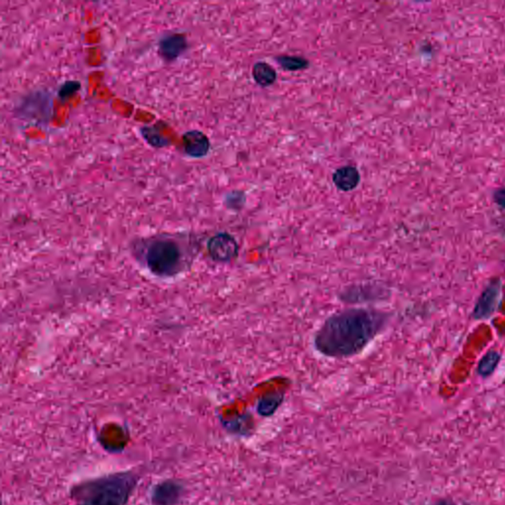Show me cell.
<instances>
[{"label": "cell", "mask_w": 505, "mask_h": 505, "mask_svg": "<svg viewBox=\"0 0 505 505\" xmlns=\"http://www.w3.org/2000/svg\"><path fill=\"white\" fill-rule=\"evenodd\" d=\"M388 313L371 308H350L335 313L315 334L314 347L331 358L360 355L387 326Z\"/></svg>", "instance_id": "1"}, {"label": "cell", "mask_w": 505, "mask_h": 505, "mask_svg": "<svg viewBox=\"0 0 505 505\" xmlns=\"http://www.w3.org/2000/svg\"><path fill=\"white\" fill-rule=\"evenodd\" d=\"M138 482L135 472H118L75 484L70 489V497L75 505H126Z\"/></svg>", "instance_id": "2"}, {"label": "cell", "mask_w": 505, "mask_h": 505, "mask_svg": "<svg viewBox=\"0 0 505 505\" xmlns=\"http://www.w3.org/2000/svg\"><path fill=\"white\" fill-rule=\"evenodd\" d=\"M148 260L149 267L153 272L159 274H169L178 266L180 252L173 242L157 241L149 248Z\"/></svg>", "instance_id": "3"}, {"label": "cell", "mask_w": 505, "mask_h": 505, "mask_svg": "<svg viewBox=\"0 0 505 505\" xmlns=\"http://www.w3.org/2000/svg\"><path fill=\"white\" fill-rule=\"evenodd\" d=\"M185 487L181 482L165 479L157 483L151 489L150 501L152 505H177L181 501Z\"/></svg>", "instance_id": "4"}, {"label": "cell", "mask_w": 505, "mask_h": 505, "mask_svg": "<svg viewBox=\"0 0 505 505\" xmlns=\"http://www.w3.org/2000/svg\"><path fill=\"white\" fill-rule=\"evenodd\" d=\"M212 259L217 262H229L238 256L239 246L233 236L228 233L217 234L209 243Z\"/></svg>", "instance_id": "5"}, {"label": "cell", "mask_w": 505, "mask_h": 505, "mask_svg": "<svg viewBox=\"0 0 505 505\" xmlns=\"http://www.w3.org/2000/svg\"><path fill=\"white\" fill-rule=\"evenodd\" d=\"M501 282L499 279L492 280L491 284L487 285L475 307L474 317L476 319H487L494 314L501 297Z\"/></svg>", "instance_id": "6"}, {"label": "cell", "mask_w": 505, "mask_h": 505, "mask_svg": "<svg viewBox=\"0 0 505 505\" xmlns=\"http://www.w3.org/2000/svg\"><path fill=\"white\" fill-rule=\"evenodd\" d=\"M184 148L191 157L201 158L209 153L211 143L208 136L199 131H191L183 135Z\"/></svg>", "instance_id": "7"}, {"label": "cell", "mask_w": 505, "mask_h": 505, "mask_svg": "<svg viewBox=\"0 0 505 505\" xmlns=\"http://www.w3.org/2000/svg\"><path fill=\"white\" fill-rule=\"evenodd\" d=\"M188 48L185 36L182 34H170L163 37L159 42V52L164 59L173 60L180 57Z\"/></svg>", "instance_id": "8"}, {"label": "cell", "mask_w": 505, "mask_h": 505, "mask_svg": "<svg viewBox=\"0 0 505 505\" xmlns=\"http://www.w3.org/2000/svg\"><path fill=\"white\" fill-rule=\"evenodd\" d=\"M333 181H334L335 187L340 191H353L360 184V172L353 166H345V167L338 169L335 172Z\"/></svg>", "instance_id": "9"}, {"label": "cell", "mask_w": 505, "mask_h": 505, "mask_svg": "<svg viewBox=\"0 0 505 505\" xmlns=\"http://www.w3.org/2000/svg\"><path fill=\"white\" fill-rule=\"evenodd\" d=\"M284 394L272 393L264 396L257 401V411L260 416H271L284 401Z\"/></svg>", "instance_id": "10"}, {"label": "cell", "mask_w": 505, "mask_h": 505, "mask_svg": "<svg viewBox=\"0 0 505 505\" xmlns=\"http://www.w3.org/2000/svg\"><path fill=\"white\" fill-rule=\"evenodd\" d=\"M252 77L257 84L267 87L274 84L277 80V72L269 63L260 62L255 63L252 67Z\"/></svg>", "instance_id": "11"}, {"label": "cell", "mask_w": 505, "mask_h": 505, "mask_svg": "<svg viewBox=\"0 0 505 505\" xmlns=\"http://www.w3.org/2000/svg\"><path fill=\"white\" fill-rule=\"evenodd\" d=\"M499 361H501L499 353L496 352V350L487 353L479 361L478 366L479 374L484 376V377L491 375L496 370Z\"/></svg>", "instance_id": "12"}, {"label": "cell", "mask_w": 505, "mask_h": 505, "mask_svg": "<svg viewBox=\"0 0 505 505\" xmlns=\"http://www.w3.org/2000/svg\"><path fill=\"white\" fill-rule=\"evenodd\" d=\"M141 133H143V138L149 145L154 146V148H165V146L168 145L167 138L161 135L156 128L145 126L141 130Z\"/></svg>", "instance_id": "13"}, {"label": "cell", "mask_w": 505, "mask_h": 505, "mask_svg": "<svg viewBox=\"0 0 505 505\" xmlns=\"http://www.w3.org/2000/svg\"><path fill=\"white\" fill-rule=\"evenodd\" d=\"M277 60L284 70H299L308 67L307 60L300 57L282 55V57H277Z\"/></svg>", "instance_id": "14"}, {"label": "cell", "mask_w": 505, "mask_h": 505, "mask_svg": "<svg viewBox=\"0 0 505 505\" xmlns=\"http://www.w3.org/2000/svg\"><path fill=\"white\" fill-rule=\"evenodd\" d=\"M79 82L77 80H72V82H67L60 87L59 91V96L60 99H65V98L70 97V95L74 94L80 89Z\"/></svg>", "instance_id": "15"}, {"label": "cell", "mask_w": 505, "mask_h": 505, "mask_svg": "<svg viewBox=\"0 0 505 505\" xmlns=\"http://www.w3.org/2000/svg\"><path fill=\"white\" fill-rule=\"evenodd\" d=\"M494 198H496V201L502 208H505V189H499L494 194Z\"/></svg>", "instance_id": "16"}, {"label": "cell", "mask_w": 505, "mask_h": 505, "mask_svg": "<svg viewBox=\"0 0 505 505\" xmlns=\"http://www.w3.org/2000/svg\"><path fill=\"white\" fill-rule=\"evenodd\" d=\"M433 505H457L455 502L452 501L451 499H447V497H443V499H439L438 501H434Z\"/></svg>", "instance_id": "17"}]
</instances>
